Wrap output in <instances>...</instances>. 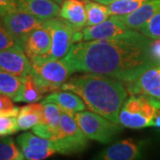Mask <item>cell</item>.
Here are the masks:
<instances>
[{"label":"cell","mask_w":160,"mask_h":160,"mask_svg":"<svg viewBox=\"0 0 160 160\" xmlns=\"http://www.w3.org/2000/svg\"><path fill=\"white\" fill-rule=\"evenodd\" d=\"M44 106L42 103H29L20 108L16 117L19 130L26 131L39 124L43 118Z\"/></svg>","instance_id":"d6986e66"},{"label":"cell","mask_w":160,"mask_h":160,"mask_svg":"<svg viewBox=\"0 0 160 160\" xmlns=\"http://www.w3.org/2000/svg\"><path fill=\"white\" fill-rule=\"evenodd\" d=\"M93 1H96V2H99V3H101V4H103V5L108 6V5L111 4L112 2H114L116 0H93Z\"/></svg>","instance_id":"d6a6232c"},{"label":"cell","mask_w":160,"mask_h":160,"mask_svg":"<svg viewBox=\"0 0 160 160\" xmlns=\"http://www.w3.org/2000/svg\"><path fill=\"white\" fill-rule=\"evenodd\" d=\"M46 21L18 9L2 17L3 24L22 50L27 37L35 29L45 27Z\"/></svg>","instance_id":"ba28073f"},{"label":"cell","mask_w":160,"mask_h":160,"mask_svg":"<svg viewBox=\"0 0 160 160\" xmlns=\"http://www.w3.org/2000/svg\"><path fill=\"white\" fill-rule=\"evenodd\" d=\"M20 108L13 105L12 99L4 93H0V115L17 117Z\"/></svg>","instance_id":"f1b7e54d"},{"label":"cell","mask_w":160,"mask_h":160,"mask_svg":"<svg viewBox=\"0 0 160 160\" xmlns=\"http://www.w3.org/2000/svg\"><path fill=\"white\" fill-rule=\"evenodd\" d=\"M18 131L16 117L0 115V136L11 135Z\"/></svg>","instance_id":"83f0119b"},{"label":"cell","mask_w":160,"mask_h":160,"mask_svg":"<svg viewBox=\"0 0 160 160\" xmlns=\"http://www.w3.org/2000/svg\"><path fill=\"white\" fill-rule=\"evenodd\" d=\"M43 94L44 93L37 85L34 78L30 74H28L23 78L22 86L13 101L28 103L37 102L43 98Z\"/></svg>","instance_id":"ffe728a7"},{"label":"cell","mask_w":160,"mask_h":160,"mask_svg":"<svg viewBox=\"0 0 160 160\" xmlns=\"http://www.w3.org/2000/svg\"><path fill=\"white\" fill-rule=\"evenodd\" d=\"M160 106L157 98L133 94L124 102L119 111V124L132 129L152 126L156 110Z\"/></svg>","instance_id":"3957f363"},{"label":"cell","mask_w":160,"mask_h":160,"mask_svg":"<svg viewBox=\"0 0 160 160\" xmlns=\"http://www.w3.org/2000/svg\"><path fill=\"white\" fill-rule=\"evenodd\" d=\"M22 50L12 38L9 31L6 29L3 22H0V50ZM23 51V50H22Z\"/></svg>","instance_id":"4316f807"},{"label":"cell","mask_w":160,"mask_h":160,"mask_svg":"<svg viewBox=\"0 0 160 160\" xmlns=\"http://www.w3.org/2000/svg\"><path fill=\"white\" fill-rule=\"evenodd\" d=\"M42 104L44 106L43 118L39 124L32 128V132L40 137L51 140L60 126L62 111L55 103L46 102Z\"/></svg>","instance_id":"5bb4252c"},{"label":"cell","mask_w":160,"mask_h":160,"mask_svg":"<svg viewBox=\"0 0 160 160\" xmlns=\"http://www.w3.org/2000/svg\"><path fill=\"white\" fill-rule=\"evenodd\" d=\"M59 16L68 21L77 29L84 28L87 21L86 0H64Z\"/></svg>","instance_id":"ac0fdd59"},{"label":"cell","mask_w":160,"mask_h":160,"mask_svg":"<svg viewBox=\"0 0 160 160\" xmlns=\"http://www.w3.org/2000/svg\"><path fill=\"white\" fill-rule=\"evenodd\" d=\"M150 55L158 64H160V39H156L155 41H151L150 47Z\"/></svg>","instance_id":"4dcf8cb0"},{"label":"cell","mask_w":160,"mask_h":160,"mask_svg":"<svg viewBox=\"0 0 160 160\" xmlns=\"http://www.w3.org/2000/svg\"><path fill=\"white\" fill-rule=\"evenodd\" d=\"M52 46V35L46 26L33 30L25 40L23 51L29 60L48 53Z\"/></svg>","instance_id":"7c38bea8"},{"label":"cell","mask_w":160,"mask_h":160,"mask_svg":"<svg viewBox=\"0 0 160 160\" xmlns=\"http://www.w3.org/2000/svg\"><path fill=\"white\" fill-rule=\"evenodd\" d=\"M152 126H155L157 128H160V106L156 110V113H155L154 118H153Z\"/></svg>","instance_id":"1f68e13d"},{"label":"cell","mask_w":160,"mask_h":160,"mask_svg":"<svg viewBox=\"0 0 160 160\" xmlns=\"http://www.w3.org/2000/svg\"><path fill=\"white\" fill-rule=\"evenodd\" d=\"M129 29H127L123 23L117 20L114 16H109V19L103 22L92 26H85L82 28V41L109 38L124 34Z\"/></svg>","instance_id":"30bf717a"},{"label":"cell","mask_w":160,"mask_h":160,"mask_svg":"<svg viewBox=\"0 0 160 160\" xmlns=\"http://www.w3.org/2000/svg\"><path fill=\"white\" fill-rule=\"evenodd\" d=\"M23 78L0 69V93L13 99L16 97L22 86Z\"/></svg>","instance_id":"7402d4cb"},{"label":"cell","mask_w":160,"mask_h":160,"mask_svg":"<svg viewBox=\"0 0 160 160\" xmlns=\"http://www.w3.org/2000/svg\"><path fill=\"white\" fill-rule=\"evenodd\" d=\"M142 157L141 147L132 140H125L104 149L95 158L102 160H133Z\"/></svg>","instance_id":"9a60e30c"},{"label":"cell","mask_w":160,"mask_h":160,"mask_svg":"<svg viewBox=\"0 0 160 160\" xmlns=\"http://www.w3.org/2000/svg\"><path fill=\"white\" fill-rule=\"evenodd\" d=\"M46 26L51 31V49L46 55L33 59L57 60L65 57L69 52L71 46L74 44L73 37L78 29L62 17H54L46 20Z\"/></svg>","instance_id":"52a82bcc"},{"label":"cell","mask_w":160,"mask_h":160,"mask_svg":"<svg viewBox=\"0 0 160 160\" xmlns=\"http://www.w3.org/2000/svg\"><path fill=\"white\" fill-rule=\"evenodd\" d=\"M17 142L22 149H28L31 151H41L47 149H54L51 140L40 137L32 132L22 133L17 138Z\"/></svg>","instance_id":"44dd1931"},{"label":"cell","mask_w":160,"mask_h":160,"mask_svg":"<svg viewBox=\"0 0 160 160\" xmlns=\"http://www.w3.org/2000/svg\"><path fill=\"white\" fill-rule=\"evenodd\" d=\"M56 152L69 155L85 150L88 145V138L81 130L72 115L62 111L60 126L51 139Z\"/></svg>","instance_id":"5b68a950"},{"label":"cell","mask_w":160,"mask_h":160,"mask_svg":"<svg viewBox=\"0 0 160 160\" xmlns=\"http://www.w3.org/2000/svg\"><path fill=\"white\" fill-rule=\"evenodd\" d=\"M86 9L87 15L86 26H92L103 22L109 17L108 6L96 1L93 2L86 0Z\"/></svg>","instance_id":"603a6c76"},{"label":"cell","mask_w":160,"mask_h":160,"mask_svg":"<svg viewBox=\"0 0 160 160\" xmlns=\"http://www.w3.org/2000/svg\"><path fill=\"white\" fill-rule=\"evenodd\" d=\"M129 94H145L160 101V64L150 66L136 78L125 83Z\"/></svg>","instance_id":"9c48e42d"},{"label":"cell","mask_w":160,"mask_h":160,"mask_svg":"<svg viewBox=\"0 0 160 160\" xmlns=\"http://www.w3.org/2000/svg\"><path fill=\"white\" fill-rule=\"evenodd\" d=\"M160 11V0H149L135 11L125 15H112L127 29L139 30L149 19Z\"/></svg>","instance_id":"4fadbf2b"},{"label":"cell","mask_w":160,"mask_h":160,"mask_svg":"<svg viewBox=\"0 0 160 160\" xmlns=\"http://www.w3.org/2000/svg\"><path fill=\"white\" fill-rule=\"evenodd\" d=\"M73 118L86 137L101 143L110 142L122 128L115 123L93 111H78Z\"/></svg>","instance_id":"8992f818"},{"label":"cell","mask_w":160,"mask_h":160,"mask_svg":"<svg viewBox=\"0 0 160 160\" xmlns=\"http://www.w3.org/2000/svg\"><path fill=\"white\" fill-rule=\"evenodd\" d=\"M149 39L141 32L129 29L109 38L74 43L63 59L73 73L105 75L125 84L158 64L150 55Z\"/></svg>","instance_id":"6da1fadb"},{"label":"cell","mask_w":160,"mask_h":160,"mask_svg":"<svg viewBox=\"0 0 160 160\" xmlns=\"http://www.w3.org/2000/svg\"><path fill=\"white\" fill-rule=\"evenodd\" d=\"M148 1L149 0H116L108 5L109 16L128 14Z\"/></svg>","instance_id":"cb8c5ba5"},{"label":"cell","mask_w":160,"mask_h":160,"mask_svg":"<svg viewBox=\"0 0 160 160\" xmlns=\"http://www.w3.org/2000/svg\"><path fill=\"white\" fill-rule=\"evenodd\" d=\"M53 1H55V2H57L58 4H60V5H61V4L62 3V2H63V1H64V0H53Z\"/></svg>","instance_id":"836d02e7"},{"label":"cell","mask_w":160,"mask_h":160,"mask_svg":"<svg viewBox=\"0 0 160 160\" xmlns=\"http://www.w3.org/2000/svg\"><path fill=\"white\" fill-rule=\"evenodd\" d=\"M55 103L61 111L72 115L78 111H83L86 108L83 100L77 93L70 92L55 91L47 95L42 103Z\"/></svg>","instance_id":"e0dca14e"},{"label":"cell","mask_w":160,"mask_h":160,"mask_svg":"<svg viewBox=\"0 0 160 160\" xmlns=\"http://www.w3.org/2000/svg\"><path fill=\"white\" fill-rule=\"evenodd\" d=\"M139 31L150 39H160V11L142 26Z\"/></svg>","instance_id":"484cf974"},{"label":"cell","mask_w":160,"mask_h":160,"mask_svg":"<svg viewBox=\"0 0 160 160\" xmlns=\"http://www.w3.org/2000/svg\"><path fill=\"white\" fill-rule=\"evenodd\" d=\"M17 10L16 0H0V16Z\"/></svg>","instance_id":"f546056e"},{"label":"cell","mask_w":160,"mask_h":160,"mask_svg":"<svg viewBox=\"0 0 160 160\" xmlns=\"http://www.w3.org/2000/svg\"><path fill=\"white\" fill-rule=\"evenodd\" d=\"M61 89L77 93L86 108L119 124L120 109L128 94L124 82L105 75L86 73L67 80Z\"/></svg>","instance_id":"7a4b0ae2"},{"label":"cell","mask_w":160,"mask_h":160,"mask_svg":"<svg viewBox=\"0 0 160 160\" xmlns=\"http://www.w3.org/2000/svg\"><path fill=\"white\" fill-rule=\"evenodd\" d=\"M31 69L29 74L34 78L37 85L43 93L52 92L62 88L73 73L65 60H30Z\"/></svg>","instance_id":"277c9868"},{"label":"cell","mask_w":160,"mask_h":160,"mask_svg":"<svg viewBox=\"0 0 160 160\" xmlns=\"http://www.w3.org/2000/svg\"><path fill=\"white\" fill-rule=\"evenodd\" d=\"M25 159L22 149L20 150L12 138L0 142V160Z\"/></svg>","instance_id":"d4e9b609"},{"label":"cell","mask_w":160,"mask_h":160,"mask_svg":"<svg viewBox=\"0 0 160 160\" xmlns=\"http://www.w3.org/2000/svg\"><path fill=\"white\" fill-rule=\"evenodd\" d=\"M0 69L25 78L30 72L31 63L22 50H0Z\"/></svg>","instance_id":"8fae6325"},{"label":"cell","mask_w":160,"mask_h":160,"mask_svg":"<svg viewBox=\"0 0 160 160\" xmlns=\"http://www.w3.org/2000/svg\"><path fill=\"white\" fill-rule=\"evenodd\" d=\"M18 10L29 12L42 20L57 17L60 4L53 0H16Z\"/></svg>","instance_id":"2e32d148"}]
</instances>
